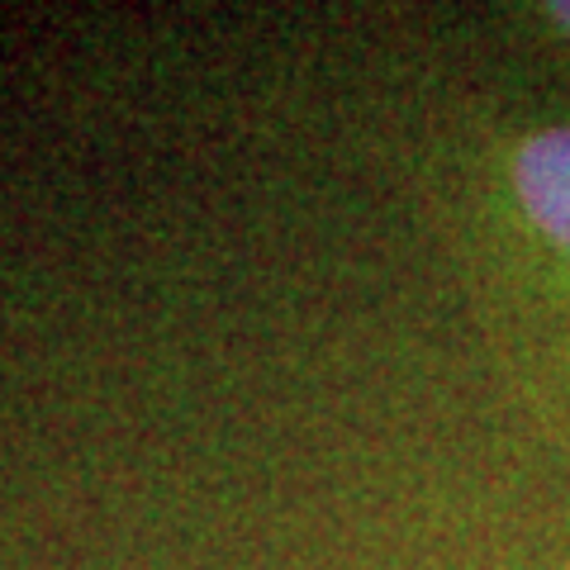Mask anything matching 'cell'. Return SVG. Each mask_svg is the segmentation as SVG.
<instances>
[{"instance_id": "1", "label": "cell", "mask_w": 570, "mask_h": 570, "mask_svg": "<svg viewBox=\"0 0 570 570\" xmlns=\"http://www.w3.org/2000/svg\"><path fill=\"white\" fill-rule=\"evenodd\" d=\"M504 190L528 247V272L557 295L570 324V119L538 124L509 142Z\"/></svg>"}, {"instance_id": "2", "label": "cell", "mask_w": 570, "mask_h": 570, "mask_svg": "<svg viewBox=\"0 0 570 570\" xmlns=\"http://www.w3.org/2000/svg\"><path fill=\"white\" fill-rule=\"evenodd\" d=\"M547 14H551V24H557L570 39V0H561V6H547Z\"/></svg>"}]
</instances>
